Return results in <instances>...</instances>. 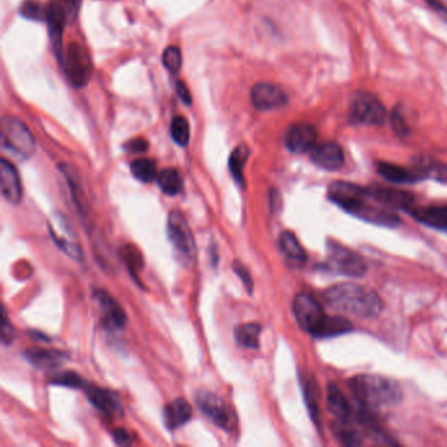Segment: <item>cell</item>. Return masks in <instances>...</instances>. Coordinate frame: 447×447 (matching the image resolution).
I'll return each mask as SVG.
<instances>
[{
  "label": "cell",
  "mask_w": 447,
  "mask_h": 447,
  "mask_svg": "<svg viewBox=\"0 0 447 447\" xmlns=\"http://www.w3.org/2000/svg\"><path fill=\"white\" fill-rule=\"evenodd\" d=\"M323 301L329 309L359 319H373L383 309L382 299L374 290L354 282L328 287L323 293Z\"/></svg>",
  "instance_id": "obj_1"
},
{
  "label": "cell",
  "mask_w": 447,
  "mask_h": 447,
  "mask_svg": "<svg viewBox=\"0 0 447 447\" xmlns=\"http://www.w3.org/2000/svg\"><path fill=\"white\" fill-rule=\"evenodd\" d=\"M350 389L362 406L370 408L398 406L403 400L399 383L382 375H357L350 381Z\"/></svg>",
  "instance_id": "obj_2"
},
{
  "label": "cell",
  "mask_w": 447,
  "mask_h": 447,
  "mask_svg": "<svg viewBox=\"0 0 447 447\" xmlns=\"http://www.w3.org/2000/svg\"><path fill=\"white\" fill-rule=\"evenodd\" d=\"M167 234L175 257L181 265L190 267L195 259V236L184 214L180 210H172L170 212L167 220Z\"/></svg>",
  "instance_id": "obj_3"
},
{
  "label": "cell",
  "mask_w": 447,
  "mask_h": 447,
  "mask_svg": "<svg viewBox=\"0 0 447 447\" xmlns=\"http://www.w3.org/2000/svg\"><path fill=\"white\" fill-rule=\"evenodd\" d=\"M328 268L346 277H362L367 270L366 261L348 247L329 239L327 242Z\"/></svg>",
  "instance_id": "obj_4"
},
{
  "label": "cell",
  "mask_w": 447,
  "mask_h": 447,
  "mask_svg": "<svg viewBox=\"0 0 447 447\" xmlns=\"http://www.w3.org/2000/svg\"><path fill=\"white\" fill-rule=\"evenodd\" d=\"M1 143L9 151L24 158L31 156L36 147L32 133L24 122L9 115L1 120Z\"/></svg>",
  "instance_id": "obj_5"
},
{
  "label": "cell",
  "mask_w": 447,
  "mask_h": 447,
  "mask_svg": "<svg viewBox=\"0 0 447 447\" xmlns=\"http://www.w3.org/2000/svg\"><path fill=\"white\" fill-rule=\"evenodd\" d=\"M66 75L73 87H84L92 73V61L84 46L78 42H71L62 59Z\"/></svg>",
  "instance_id": "obj_6"
},
{
  "label": "cell",
  "mask_w": 447,
  "mask_h": 447,
  "mask_svg": "<svg viewBox=\"0 0 447 447\" xmlns=\"http://www.w3.org/2000/svg\"><path fill=\"white\" fill-rule=\"evenodd\" d=\"M351 117L364 125L381 126L386 121V108L370 92H357L350 101Z\"/></svg>",
  "instance_id": "obj_7"
},
{
  "label": "cell",
  "mask_w": 447,
  "mask_h": 447,
  "mask_svg": "<svg viewBox=\"0 0 447 447\" xmlns=\"http://www.w3.org/2000/svg\"><path fill=\"white\" fill-rule=\"evenodd\" d=\"M370 195L369 193L358 197L356 200L346 203L342 210L351 214L353 217H357L359 220H365L369 223H373L376 226L384 227H395L400 223V218L394 212H389L379 206H374L369 202Z\"/></svg>",
  "instance_id": "obj_8"
},
{
  "label": "cell",
  "mask_w": 447,
  "mask_h": 447,
  "mask_svg": "<svg viewBox=\"0 0 447 447\" xmlns=\"http://www.w3.org/2000/svg\"><path fill=\"white\" fill-rule=\"evenodd\" d=\"M195 401L203 413L217 426L225 431H232L236 425V416L232 408L223 399L210 391H200L195 396Z\"/></svg>",
  "instance_id": "obj_9"
},
{
  "label": "cell",
  "mask_w": 447,
  "mask_h": 447,
  "mask_svg": "<svg viewBox=\"0 0 447 447\" xmlns=\"http://www.w3.org/2000/svg\"><path fill=\"white\" fill-rule=\"evenodd\" d=\"M293 312L302 329L311 334L317 331L325 317L320 303L307 293L298 294L294 298Z\"/></svg>",
  "instance_id": "obj_10"
},
{
  "label": "cell",
  "mask_w": 447,
  "mask_h": 447,
  "mask_svg": "<svg viewBox=\"0 0 447 447\" xmlns=\"http://www.w3.org/2000/svg\"><path fill=\"white\" fill-rule=\"evenodd\" d=\"M317 131L306 122L293 123L284 134V146L294 154H304L317 146Z\"/></svg>",
  "instance_id": "obj_11"
},
{
  "label": "cell",
  "mask_w": 447,
  "mask_h": 447,
  "mask_svg": "<svg viewBox=\"0 0 447 447\" xmlns=\"http://www.w3.org/2000/svg\"><path fill=\"white\" fill-rule=\"evenodd\" d=\"M251 103L257 111H273L287 104L282 88L272 83H257L251 90Z\"/></svg>",
  "instance_id": "obj_12"
},
{
  "label": "cell",
  "mask_w": 447,
  "mask_h": 447,
  "mask_svg": "<svg viewBox=\"0 0 447 447\" xmlns=\"http://www.w3.org/2000/svg\"><path fill=\"white\" fill-rule=\"evenodd\" d=\"M65 3L62 0H50V4L46 9V21L49 26L50 38L53 42V48L56 51L58 59L62 62L63 59V49H62V36L65 29L66 16Z\"/></svg>",
  "instance_id": "obj_13"
},
{
  "label": "cell",
  "mask_w": 447,
  "mask_h": 447,
  "mask_svg": "<svg viewBox=\"0 0 447 447\" xmlns=\"http://www.w3.org/2000/svg\"><path fill=\"white\" fill-rule=\"evenodd\" d=\"M367 193L370 195V198H373L383 206L406 210V212H409L415 205V195L403 189L375 185V187H367Z\"/></svg>",
  "instance_id": "obj_14"
},
{
  "label": "cell",
  "mask_w": 447,
  "mask_h": 447,
  "mask_svg": "<svg viewBox=\"0 0 447 447\" xmlns=\"http://www.w3.org/2000/svg\"><path fill=\"white\" fill-rule=\"evenodd\" d=\"M86 394L93 406H96L104 415L120 417L123 413L120 396L113 391L101 389L98 386H86Z\"/></svg>",
  "instance_id": "obj_15"
},
{
  "label": "cell",
  "mask_w": 447,
  "mask_h": 447,
  "mask_svg": "<svg viewBox=\"0 0 447 447\" xmlns=\"http://www.w3.org/2000/svg\"><path fill=\"white\" fill-rule=\"evenodd\" d=\"M311 160L323 170L337 171L344 165L345 155L341 146L336 142H324L312 148Z\"/></svg>",
  "instance_id": "obj_16"
},
{
  "label": "cell",
  "mask_w": 447,
  "mask_h": 447,
  "mask_svg": "<svg viewBox=\"0 0 447 447\" xmlns=\"http://www.w3.org/2000/svg\"><path fill=\"white\" fill-rule=\"evenodd\" d=\"M0 187L1 195L11 203L20 202L23 197V187L16 167L7 159L0 160Z\"/></svg>",
  "instance_id": "obj_17"
},
{
  "label": "cell",
  "mask_w": 447,
  "mask_h": 447,
  "mask_svg": "<svg viewBox=\"0 0 447 447\" xmlns=\"http://www.w3.org/2000/svg\"><path fill=\"white\" fill-rule=\"evenodd\" d=\"M95 299L100 304V309L104 315V322L111 328H122L126 324V315L121 309V306L117 303L111 294L106 293L104 290H96L93 293Z\"/></svg>",
  "instance_id": "obj_18"
},
{
  "label": "cell",
  "mask_w": 447,
  "mask_h": 447,
  "mask_svg": "<svg viewBox=\"0 0 447 447\" xmlns=\"http://www.w3.org/2000/svg\"><path fill=\"white\" fill-rule=\"evenodd\" d=\"M163 418L168 429H178L192 418V406L185 399H175L164 408Z\"/></svg>",
  "instance_id": "obj_19"
},
{
  "label": "cell",
  "mask_w": 447,
  "mask_h": 447,
  "mask_svg": "<svg viewBox=\"0 0 447 447\" xmlns=\"http://www.w3.org/2000/svg\"><path fill=\"white\" fill-rule=\"evenodd\" d=\"M408 212L425 226L447 231V206H428V207L413 206Z\"/></svg>",
  "instance_id": "obj_20"
},
{
  "label": "cell",
  "mask_w": 447,
  "mask_h": 447,
  "mask_svg": "<svg viewBox=\"0 0 447 447\" xmlns=\"http://www.w3.org/2000/svg\"><path fill=\"white\" fill-rule=\"evenodd\" d=\"M24 356L33 366L42 370L57 369L66 359L65 353L45 348H28L24 351Z\"/></svg>",
  "instance_id": "obj_21"
},
{
  "label": "cell",
  "mask_w": 447,
  "mask_h": 447,
  "mask_svg": "<svg viewBox=\"0 0 447 447\" xmlns=\"http://www.w3.org/2000/svg\"><path fill=\"white\" fill-rule=\"evenodd\" d=\"M376 171L383 179L394 183V184H413L421 181L423 178L412 168L408 170L392 163L379 162L376 164Z\"/></svg>",
  "instance_id": "obj_22"
},
{
  "label": "cell",
  "mask_w": 447,
  "mask_h": 447,
  "mask_svg": "<svg viewBox=\"0 0 447 447\" xmlns=\"http://www.w3.org/2000/svg\"><path fill=\"white\" fill-rule=\"evenodd\" d=\"M415 170L423 179H431L438 183H447V165L445 163L439 162L429 156L416 158L413 160Z\"/></svg>",
  "instance_id": "obj_23"
},
{
  "label": "cell",
  "mask_w": 447,
  "mask_h": 447,
  "mask_svg": "<svg viewBox=\"0 0 447 447\" xmlns=\"http://www.w3.org/2000/svg\"><path fill=\"white\" fill-rule=\"evenodd\" d=\"M353 329V324L350 323L348 319L339 315H332V317H327L322 320L320 325L317 327V331L312 334L314 337L317 339H329L334 336H340V334H348Z\"/></svg>",
  "instance_id": "obj_24"
},
{
  "label": "cell",
  "mask_w": 447,
  "mask_h": 447,
  "mask_svg": "<svg viewBox=\"0 0 447 447\" xmlns=\"http://www.w3.org/2000/svg\"><path fill=\"white\" fill-rule=\"evenodd\" d=\"M327 401H328V408H329L331 413L339 421H349L350 415H351L349 401H348V399L345 398L341 390L334 383L328 384Z\"/></svg>",
  "instance_id": "obj_25"
},
{
  "label": "cell",
  "mask_w": 447,
  "mask_h": 447,
  "mask_svg": "<svg viewBox=\"0 0 447 447\" xmlns=\"http://www.w3.org/2000/svg\"><path fill=\"white\" fill-rule=\"evenodd\" d=\"M261 325L257 323H245L235 328V340L239 345L248 349H257L260 342Z\"/></svg>",
  "instance_id": "obj_26"
},
{
  "label": "cell",
  "mask_w": 447,
  "mask_h": 447,
  "mask_svg": "<svg viewBox=\"0 0 447 447\" xmlns=\"http://www.w3.org/2000/svg\"><path fill=\"white\" fill-rule=\"evenodd\" d=\"M279 248L284 253V256L290 260L297 262H306L307 260V253L298 242L297 236L290 231H284L279 236Z\"/></svg>",
  "instance_id": "obj_27"
},
{
  "label": "cell",
  "mask_w": 447,
  "mask_h": 447,
  "mask_svg": "<svg viewBox=\"0 0 447 447\" xmlns=\"http://www.w3.org/2000/svg\"><path fill=\"white\" fill-rule=\"evenodd\" d=\"M158 185L165 195H179L183 189V179L180 176L179 171L175 168H165L158 173Z\"/></svg>",
  "instance_id": "obj_28"
},
{
  "label": "cell",
  "mask_w": 447,
  "mask_h": 447,
  "mask_svg": "<svg viewBox=\"0 0 447 447\" xmlns=\"http://www.w3.org/2000/svg\"><path fill=\"white\" fill-rule=\"evenodd\" d=\"M334 434L336 439L346 446H359L362 445V437L358 434V431L350 426L349 421H336L334 423Z\"/></svg>",
  "instance_id": "obj_29"
},
{
  "label": "cell",
  "mask_w": 447,
  "mask_h": 447,
  "mask_svg": "<svg viewBox=\"0 0 447 447\" xmlns=\"http://www.w3.org/2000/svg\"><path fill=\"white\" fill-rule=\"evenodd\" d=\"M131 173L140 183H151L158 178V170L154 160L148 158H140L131 163Z\"/></svg>",
  "instance_id": "obj_30"
},
{
  "label": "cell",
  "mask_w": 447,
  "mask_h": 447,
  "mask_svg": "<svg viewBox=\"0 0 447 447\" xmlns=\"http://www.w3.org/2000/svg\"><path fill=\"white\" fill-rule=\"evenodd\" d=\"M250 156V150L245 145L236 147L235 150L232 151V154L230 156V171L232 173L234 179L239 183V184H244V165L247 163V159Z\"/></svg>",
  "instance_id": "obj_31"
},
{
  "label": "cell",
  "mask_w": 447,
  "mask_h": 447,
  "mask_svg": "<svg viewBox=\"0 0 447 447\" xmlns=\"http://www.w3.org/2000/svg\"><path fill=\"white\" fill-rule=\"evenodd\" d=\"M303 389H304V398H306L311 417L314 423L319 425L320 412H319V390H317V382L312 378H309L306 382L303 383Z\"/></svg>",
  "instance_id": "obj_32"
},
{
  "label": "cell",
  "mask_w": 447,
  "mask_h": 447,
  "mask_svg": "<svg viewBox=\"0 0 447 447\" xmlns=\"http://www.w3.org/2000/svg\"><path fill=\"white\" fill-rule=\"evenodd\" d=\"M171 137L180 146H187L190 138L189 123L184 117H175L171 122Z\"/></svg>",
  "instance_id": "obj_33"
},
{
  "label": "cell",
  "mask_w": 447,
  "mask_h": 447,
  "mask_svg": "<svg viewBox=\"0 0 447 447\" xmlns=\"http://www.w3.org/2000/svg\"><path fill=\"white\" fill-rule=\"evenodd\" d=\"M183 63V56L179 48L168 46L163 53V65L171 73H179Z\"/></svg>",
  "instance_id": "obj_34"
},
{
  "label": "cell",
  "mask_w": 447,
  "mask_h": 447,
  "mask_svg": "<svg viewBox=\"0 0 447 447\" xmlns=\"http://www.w3.org/2000/svg\"><path fill=\"white\" fill-rule=\"evenodd\" d=\"M51 383L56 386H63L70 389H84L86 382L81 375L73 373V371H65L61 374L54 375L51 378Z\"/></svg>",
  "instance_id": "obj_35"
},
{
  "label": "cell",
  "mask_w": 447,
  "mask_h": 447,
  "mask_svg": "<svg viewBox=\"0 0 447 447\" xmlns=\"http://www.w3.org/2000/svg\"><path fill=\"white\" fill-rule=\"evenodd\" d=\"M20 14L29 20H46V9H43L40 3L34 0H26L20 9Z\"/></svg>",
  "instance_id": "obj_36"
},
{
  "label": "cell",
  "mask_w": 447,
  "mask_h": 447,
  "mask_svg": "<svg viewBox=\"0 0 447 447\" xmlns=\"http://www.w3.org/2000/svg\"><path fill=\"white\" fill-rule=\"evenodd\" d=\"M390 118L392 129L398 135L403 137V135H406L409 133V126H408V122H406V115H404L401 106H396L392 111Z\"/></svg>",
  "instance_id": "obj_37"
},
{
  "label": "cell",
  "mask_w": 447,
  "mask_h": 447,
  "mask_svg": "<svg viewBox=\"0 0 447 447\" xmlns=\"http://www.w3.org/2000/svg\"><path fill=\"white\" fill-rule=\"evenodd\" d=\"M234 269H235L236 274L242 278V281H243L244 286L247 287V290L251 293L253 289V282L251 274L248 273V270L245 269L243 264H240V262H237V261L234 264Z\"/></svg>",
  "instance_id": "obj_38"
},
{
  "label": "cell",
  "mask_w": 447,
  "mask_h": 447,
  "mask_svg": "<svg viewBox=\"0 0 447 447\" xmlns=\"http://www.w3.org/2000/svg\"><path fill=\"white\" fill-rule=\"evenodd\" d=\"M126 150L130 151V153H145L148 150V142L143 138H135L130 140L128 145H126Z\"/></svg>",
  "instance_id": "obj_39"
},
{
  "label": "cell",
  "mask_w": 447,
  "mask_h": 447,
  "mask_svg": "<svg viewBox=\"0 0 447 447\" xmlns=\"http://www.w3.org/2000/svg\"><path fill=\"white\" fill-rule=\"evenodd\" d=\"M3 334H1V340L4 344H9V341H12L14 336H15V331L12 328V325H9V320L6 317V314L3 317V328H1Z\"/></svg>",
  "instance_id": "obj_40"
},
{
  "label": "cell",
  "mask_w": 447,
  "mask_h": 447,
  "mask_svg": "<svg viewBox=\"0 0 447 447\" xmlns=\"http://www.w3.org/2000/svg\"><path fill=\"white\" fill-rule=\"evenodd\" d=\"M176 91H178V95L179 98L183 100V103H185L187 106L192 104V96H190V92L187 90V86L184 81H179L176 84Z\"/></svg>",
  "instance_id": "obj_41"
},
{
  "label": "cell",
  "mask_w": 447,
  "mask_h": 447,
  "mask_svg": "<svg viewBox=\"0 0 447 447\" xmlns=\"http://www.w3.org/2000/svg\"><path fill=\"white\" fill-rule=\"evenodd\" d=\"M114 441L118 443V445H129L131 442L130 436L128 434V431H123V429H117L113 433Z\"/></svg>",
  "instance_id": "obj_42"
},
{
  "label": "cell",
  "mask_w": 447,
  "mask_h": 447,
  "mask_svg": "<svg viewBox=\"0 0 447 447\" xmlns=\"http://www.w3.org/2000/svg\"><path fill=\"white\" fill-rule=\"evenodd\" d=\"M433 9H436V12L443 17L447 21V9L445 6H442L441 3H438V0H429Z\"/></svg>",
  "instance_id": "obj_43"
},
{
  "label": "cell",
  "mask_w": 447,
  "mask_h": 447,
  "mask_svg": "<svg viewBox=\"0 0 447 447\" xmlns=\"http://www.w3.org/2000/svg\"><path fill=\"white\" fill-rule=\"evenodd\" d=\"M66 4H67V9H68V15H73V12H76L78 9H79L81 0H67Z\"/></svg>",
  "instance_id": "obj_44"
}]
</instances>
